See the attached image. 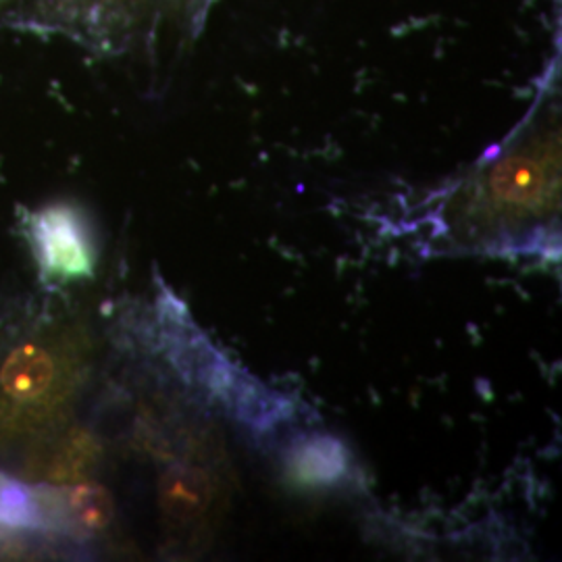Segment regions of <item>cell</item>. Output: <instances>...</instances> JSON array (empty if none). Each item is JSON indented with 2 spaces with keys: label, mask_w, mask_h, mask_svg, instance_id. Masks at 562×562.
<instances>
[{
  "label": "cell",
  "mask_w": 562,
  "mask_h": 562,
  "mask_svg": "<svg viewBox=\"0 0 562 562\" xmlns=\"http://www.w3.org/2000/svg\"><path fill=\"white\" fill-rule=\"evenodd\" d=\"M30 240L48 285L86 280L94 273V240L78 209L53 204L38 211L30 222Z\"/></svg>",
  "instance_id": "cell-1"
},
{
  "label": "cell",
  "mask_w": 562,
  "mask_h": 562,
  "mask_svg": "<svg viewBox=\"0 0 562 562\" xmlns=\"http://www.w3.org/2000/svg\"><path fill=\"white\" fill-rule=\"evenodd\" d=\"M487 196L494 209L510 220H521L552 209L559 196V155L515 153L498 162L487 178Z\"/></svg>",
  "instance_id": "cell-2"
},
{
  "label": "cell",
  "mask_w": 562,
  "mask_h": 562,
  "mask_svg": "<svg viewBox=\"0 0 562 562\" xmlns=\"http://www.w3.org/2000/svg\"><path fill=\"white\" fill-rule=\"evenodd\" d=\"M285 473L306 490L336 487L350 473V452L336 436L304 434L285 452Z\"/></svg>",
  "instance_id": "cell-3"
},
{
  "label": "cell",
  "mask_w": 562,
  "mask_h": 562,
  "mask_svg": "<svg viewBox=\"0 0 562 562\" xmlns=\"http://www.w3.org/2000/svg\"><path fill=\"white\" fill-rule=\"evenodd\" d=\"M213 503V482L199 469L178 464L161 480V506L171 521L188 525L199 521Z\"/></svg>",
  "instance_id": "cell-4"
},
{
  "label": "cell",
  "mask_w": 562,
  "mask_h": 562,
  "mask_svg": "<svg viewBox=\"0 0 562 562\" xmlns=\"http://www.w3.org/2000/svg\"><path fill=\"white\" fill-rule=\"evenodd\" d=\"M71 527L69 538L88 540L104 531L113 521V498L111 494L97 483H83L76 487H67Z\"/></svg>",
  "instance_id": "cell-5"
},
{
  "label": "cell",
  "mask_w": 562,
  "mask_h": 562,
  "mask_svg": "<svg viewBox=\"0 0 562 562\" xmlns=\"http://www.w3.org/2000/svg\"><path fill=\"white\" fill-rule=\"evenodd\" d=\"M53 359L41 348H21L2 369V385L21 398H34L53 382Z\"/></svg>",
  "instance_id": "cell-6"
},
{
  "label": "cell",
  "mask_w": 562,
  "mask_h": 562,
  "mask_svg": "<svg viewBox=\"0 0 562 562\" xmlns=\"http://www.w3.org/2000/svg\"><path fill=\"white\" fill-rule=\"evenodd\" d=\"M0 527L34 531L36 510L32 490L0 471Z\"/></svg>",
  "instance_id": "cell-7"
}]
</instances>
